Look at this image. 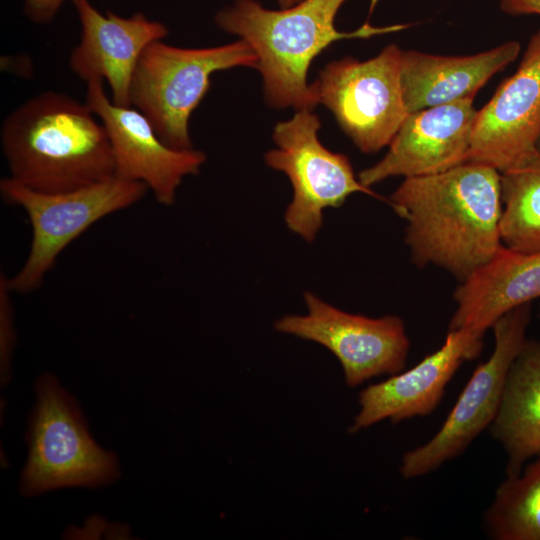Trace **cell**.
<instances>
[{
  "label": "cell",
  "mask_w": 540,
  "mask_h": 540,
  "mask_svg": "<svg viewBox=\"0 0 540 540\" xmlns=\"http://www.w3.org/2000/svg\"><path fill=\"white\" fill-rule=\"evenodd\" d=\"M389 200L408 223L406 242L419 266L434 264L462 282L503 245L500 172L491 166L465 162L405 178Z\"/></svg>",
  "instance_id": "cell-1"
},
{
  "label": "cell",
  "mask_w": 540,
  "mask_h": 540,
  "mask_svg": "<svg viewBox=\"0 0 540 540\" xmlns=\"http://www.w3.org/2000/svg\"><path fill=\"white\" fill-rule=\"evenodd\" d=\"M2 151L10 178L37 192L79 189L115 175L106 129L84 102L43 91L4 119Z\"/></svg>",
  "instance_id": "cell-2"
},
{
  "label": "cell",
  "mask_w": 540,
  "mask_h": 540,
  "mask_svg": "<svg viewBox=\"0 0 540 540\" xmlns=\"http://www.w3.org/2000/svg\"><path fill=\"white\" fill-rule=\"evenodd\" d=\"M347 0H303L272 10L256 0H234L214 21L247 42L258 58L266 102L273 108L313 110L318 104L307 81L312 61L333 42L394 33L412 24L373 26L367 20L351 32L337 30L336 15Z\"/></svg>",
  "instance_id": "cell-3"
},
{
  "label": "cell",
  "mask_w": 540,
  "mask_h": 540,
  "mask_svg": "<svg viewBox=\"0 0 540 540\" xmlns=\"http://www.w3.org/2000/svg\"><path fill=\"white\" fill-rule=\"evenodd\" d=\"M258 58L242 39L207 48H181L155 41L143 51L130 86V106L150 121L160 139L191 149L189 120L217 71L257 68Z\"/></svg>",
  "instance_id": "cell-4"
},
{
  "label": "cell",
  "mask_w": 540,
  "mask_h": 540,
  "mask_svg": "<svg viewBox=\"0 0 540 540\" xmlns=\"http://www.w3.org/2000/svg\"><path fill=\"white\" fill-rule=\"evenodd\" d=\"M35 392L21 494L35 496L64 487L96 488L116 480L117 457L91 437L76 400L58 380L50 374L40 376Z\"/></svg>",
  "instance_id": "cell-5"
},
{
  "label": "cell",
  "mask_w": 540,
  "mask_h": 540,
  "mask_svg": "<svg viewBox=\"0 0 540 540\" xmlns=\"http://www.w3.org/2000/svg\"><path fill=\"white\" fill-rule=\"evenodd\" d=\"M148 187L137 181L113 176L79 189L42 193L10 177L0 181L3 200L21 207L32 228L28 257L21 269L8 278L10 289L28 294L44 282L60 253L90 226L102 218L140 201Z\"/></svg>",
  "instance_id": "cell-6"
},
{
  "label": "cell",
  "mask_w": 540,
  "mask_h": 540,
  "mask_svg": "<svg viewBox=\"0 0 540 540\" xmlns=\"http://www.w3.org/2000/svg\"><path fill=\"white\" fill-rule=\"evenodd\" d=\"M320 128V119L312 110H296L291 119L275 125L276 148L264 157L267 166L289 178L293 196L285 222L290 231L307 242L316 238L324 210L340 207L353 193H365L391 204L359 181L346 155L332 152L320 142Z\"/></svg>",
  "instance_id": "cell-7"
},
{
  "label": "cell",
  "mask_w": 540,
  "mask_h": 540,
  "mask_svg": "<svg viewBox=\"0 0 540 540\" xmlns=\"http://www.w3.org/2000/svg\"><path fill=\"white\" fill-rule=\"evenodd\" d=\"M402 50L389 44L375 57L328 63L312 85L344 133L364 153L389 146L408 115L401 85Z\"/></svg>",
  "instance_id": "cell-8"
},
{
  "label": "cell",
  "mask_w": 540,
  "mask_h": 540,
  "mask_svg": "<svg viewBox=\"0 0 540 540\" xmlns=\"http://www.w3.org/2000/svg\"><path fill=\"white\" fill-rule=\"evenodd\" d=\"M531 303L502 315L492 325L495 345L489 359L480 364L459 395L438 432L425 444L408 451L401 474L410 479L428 474L460 455L493 422L508 371L526 343Z\"/></svg>",
  "instance_id": "cell-9"
},
{
  "label": "cell",
  "mask_w": 540,
  "mask_h": 540,
  "mask_svg": "<svg viewBox=\"0 0 540 540\" xmlns=\"http://www.w3.org/2000/svg\"><path fill=\"white\" fill-rule=\"evenodd\" d=\"M304 300L307 314L286 315L276 321L275 329L326 347L339 360L349 387L402 371L410 343L400 317L351 314L312 292H306Z\"/></svg>",
  "instance_id": "cell-10"
},
{
  "label": "cell",
  "mask_w": 540,
  "mask_h": 540,
  "mask_svg": "<svg viewBox=\"0 0 540 540\" xmlns=\"http://www.w3.org/2000/svg\"><path fill=\"white\" fill-rule=\"evenodd\" d=\"M103 82H87L85 103L106 129L115 176L144 183L160 204L172 205L183 179L199 173L206 161L205 153L167 146L143 113L132 106L113 103Z\"/></svg>",
  "instance_id": "cell-11"
},
{
  "label": "cell",
  "mask_w": 540,
  "mask_h": 540,
  "mask_svg": "<svg viewBox=\"0 0 540 540\" xmlns=\"http://www.w3.org/2000/svg\"><path fill=\"white\" fill-rule=\"evenodd\" d=\"M540 137V29L531 36L514 74L477 110L467 162L500 173L533 154Z\"/></svg>",
  "instance_id": "cell-12"
},
{
  "label": "cell",
  "mask_w": 540,
  "mask_h": 540,
  "mask_svg": "<svg viewBox=\"0 0 540 540\" xmlns=\"http://www.w3.org/2000/svg\"><path fill=\"white\" fill-rule=\"evenodd\" d=\"M477 110L464 99L410 112L385 156L362 170L366 187L389 177H419L444 172L467 162Z\"/></svg>",
  "instance_id": "cell-13"
},
{
  "label": "cell",
  "mask_w": 540,
  "mask_h": 540,
  "mask_svg": "<svg viewBox=\"0 0 540 540\" xmlns=\"http://www.w3.org/2000/svg\"><path fill=\"white\" fill-rule=\"evenodd\" d=\"M72 3L81 37L68 58L71 71L86 83L105 80L113 103L130 106V86L138 61L148 45L168 35L167 26L141 12L122 17L111 11L102 14L89 0Z\"/></svg>",
  "instance_id": "cell-14"
},
{
  "label": "cell",
  "mask_w": 540,
  "mask_h": 540,
  "mask_svg": "<svg viewBox=\"0 0 540 540\" xmlns=\"http://www.w3.org/2000/svg\"><path fill=\"white\" fill-rule=\"evenodd\" d=\"M483 335L469 328L449 330L443 345L417 365L365 388L349 431L357 432L384 419L397 423L433 412L460 365L480 354Z\"/></svg>",
  "instance_id": "cell-15"
},
{
  "label": "cell",
  "mask_w": 540,
  "mask_h": 540,
  "mask_svg": "<svg viewBox=\"0 0 540 540\" xmlns=\"http://www.w3.org/2000/svg\"><path fill=\"white\" fill-rule=\"evenodd\" d=\"M518 41H507L468 56L402 51L401 85L408 113L473 99L475 94L519 55Z\"/></svg>",
  "instance_id": "cell-16"
},
{
  "label": "cell",
  "mask_w": 540,
  "mask_h": 540,
  "mask_svg": "<svg viewBox=\"0 0 540 540\" xmlns=\"http://www.w3.org/2000/svg\"><path fill=\"white\" fill-rule=\"evenodd\" d=\"M539 297L540 252L502 245L456 289L449 330L469 328L484 334L502 315Z\"/></svg>",
  "instance_id": "cell-17"
},
{
  "label": "cell",
  "mask_w": 540,
  "mask_h": 540,
  "mask_svg": "<svg viewBox=\"0 0 540 540\" xmlns=\"http://www.w3.org/2000/svg\"><path fill=\"white\" fill-rule=\"evenodd\" d=\"M489 427L507 453V476L519 474L540 455V341L527 340L512 363Z\"/></svg>",
  "instance_id": "cell-18"
},
{
  "label": "cell",
  "mask_w": 540,
  "mask_h": 540,
  "mask_svg": "<svg viewBox=\"0 0 540 540\" xmlns=\"http://www.w3.org/2000/svg\"><path fill=\"white\" fill-rule=\"evenodd\" d=\"M500 238L514 251L540 252V151L500 173Z\"/></svg>",
  "instance_id": "cell-19"
},
{
  "label": "cell",
  "mask_w": 540,
  "mask_h": 540,
  "mask_svg": "<svg viewBox=\"0 0 540 540\" xmlns=\"http://www.w3.org/2000/svg\"><path fill=\"white\" fill-rule=\"evenodd\" d=\"M485 522L496 540H540V455L501 483Z\"/></svg>",
  "instance_id": "cell-20"
},
{
  "label": "cell",
  "mask_w": 540,
  "mask_h": 540,
  "mask_svg": "<svg viewBox=\"0 0 540 540\" xmlns=\"http://www.w3.org/2000/svg\"><path fill=\"white\" fill-rule=\"evenodd\" d=\"M13 291L9 287L8 277L0 276V362L2 383L10 378L11 361L16 344L14 330V309L11 299Z\"/></svg>",
  "instance_id": "cell-21"
},
{
  "label": "cell",
  "mask_w": 540,
  "mask_h": 540,
  "mask_svg": "<svg viewBox=\"0 0 540 540\" xmlns=\"http://www.w3.org/2000/svg\"><path fill=\"white\" fill-rule=\"evenodd\" d=\"M65 0H25L24 14L35 24L50 23L60 10Z\"/></svg>",
  "instance_id": "cell-22"
},
{
  "label": "cell",
  "mask_w": 540,
  "mask_h": 540,
  "mask_svg": "<svg viewBox=\"0 0 540 540\" xmlns=\"http://www.w3.org/2000/svg\"><path fill=\"white\" fill-rule=\"evenodd\" d=\"M500 10L508 15H540V0H500Z\"/></svg>",
  "instance_id": "cell-23"
},
{
  "label": "cell",
  "mask_w": 540,
  "mask_h": 540,
  "mask_svg": "<svg viewBox=\"0 0 540 540\" xmlns=\"http://www.w3.org/2000/svg\"><path fill=\"white\" fill-rule=\"evenodd\" d=\"M276 1L279 4L280 8H289L300 3L303 0H276Z\"/></svg>",
  "instance_id": "cell-24"
},
{
  "label": "cell",
  "mask_w": 540,
  "mask_h": 540,
  "mask_svg": "<svg viewBox=\"0 0 540 540\" xmlns=\"http://www.w3.org/2000/svg\"><path fill=\"white\" fill-rule=\"evenodd\" d=\"M537 149L540 151V137H539V140H538V143H537Z\"/></svg>",
  "instance_id": "cell-25"
}]
</instances>
